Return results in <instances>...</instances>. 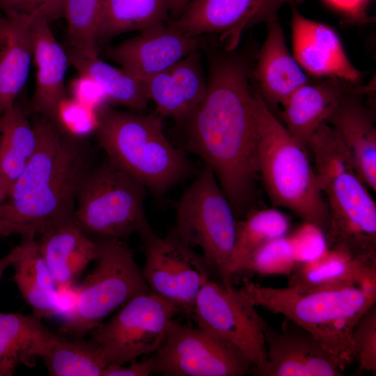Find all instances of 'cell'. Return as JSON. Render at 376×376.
Masks as SVG:
<instances>
[{
	"mask_svg": "<svg viewBox=\"0 0 376 376\" xmlns=\"http://www.w3.org/2000/svg\"><path fill=\"white\" fill-rule=\"evenodd\" d=\"M147 189L106 161L91 169L79 187L73 221L87 235L123 239L150 226L144 211Z\"/></svg>",
	"mask_w": 376,
	"mask_h": 376,
	"instance_id": "7",
	"label": "cell"
},
{
	"mask_svg": "<svg viewBox=\"0 0 376 376\" xmlns=\"http://www.w3.org/2000/svg\"><path fill=\"white\" fill-rule=\"evenodd\" d=\"M354 361L361 370L376 375V306L359 320L352 334Z\"/></svg>",
	"mask_w": 376,
	"mask_h": 376,
	"instance_id": "36",
	"label": "cell"
},
{
	"mask_svg": "<svg viewBox=\"0 0 376 376\" xmlns=\"http://www.w3.org/2000/svg\"><path fill=\"white\" fill-rule=\"evenodd\" d=\"M266 38L256 56V83L269 108L283 107L308 79L287 47L279 19L267 24Z\"/></svg>",
	"mask_w": 376,
	"mask_h": 376,
	"instance_id": "20",
	"label": "cell"
},
{
	"mask_svg": "<svg viewBox=\"0 0 376 376\" xmlns=\"http://www.w3.org/2000/svg\"><path fill=\"white\" fill-rule=\"evenodd\" d=\"M330 6L354 22H367L370 17L367 7L370 0H324Z\"/></svg>",
	"mask_w": 376,
	"mask_h": 376,
	"instance_id": "40",
	"label": "cell"
},
{
	"mask_svg": "<svg viewBox=\"0 0 376 376\" xmlns=\"http://www.w3.org/2000/svg\"><path fill=\"white\" fill-rule=\"evenodd\" d=\"M58 337L33 314L0 312V376L13 375L20 363L42 358Z\"/></svg>",
	"mask_w": 376,
	"mask_h": 376,
	"instance_id": "25",
	"label": "cell"
},
{
	"mask_svg": "<svg viewBox=\"0 0 376 376\" xmlns=\"http://www.w3.org/2000/svg\"><path fill=\"white\" fill-rule=\"evenodd\" d=\"M291 5L294 57L318 77H338L358 84L362 73L350 63L340 39L329 26L306 18Z\"/></svg>",
	"mask_w": 376,
	"mask_h": 376,
	"instance_id": "18",
	"label": "cell"
},
{
	"mask_svg": "<svg viewBox=\"0 0 376 376\" xmlns=\"http://www.w3.org/2000/svg\"><path fill=\"white\" fill-rule=\"evenodd\" d=\"M69 64L79 75L91 77L102 89L107 103L142 113L148 98L141 79L123 68L102 61L97 54H88L74 48L67 52Z\"/></svg>",
	"mask_w": 376,
	"mask_h": 376,
	"instance_id": "28",
	"label": "cell"
},
{
	"mask_svg": "<svg viewBox=\"0 0 376 376\" xmlns=\"http://www.w3.org/2000/svg\"><path fill=\"white\" fill-rule=\"evenodd\" d=\"M255 306L231 283L210 279L201 289L191 318L198 327L235 347L261 376L267 364L263 330L265 320Z\"/></svg>",
	"mask_w": 376,
	"mask_h": 376,
	"instance_id": "11",
	"label": "cell"
},
{
	"mask_svg": "<svg viewBox=\"0 0 376 376\" xmlns=\"http://www.w3.org/2000/svg\"><path fill=\"white\" fill-rule=\"evenodd\" d=\"M297 265L312 260L327 248L326 235L318 226L304 221L288 234Z\"/></svg>",
	"mask_w": 376,
	"mask_h": 376,
	"instance_id": "37",
	"label": "cell"
},
{
	"mask_svg": "<svg viewBox=\"0 0 376 376\" xmlns=\"http://www.w3.org/2000/svg\"><path fill=\"white\" fill-rule=\"evenodd\" d=\"M315 173L329 211L327 245L376 261V204L352 159H334L315 168Z\"/></svg>",
	"mask_w": 376,
	"mask_h": 376,
	"instance_id": "9",
	"label": "cell"
},
{
	"mask_svg": "<svg viewBox=\"0 0 376 376\" xmlns=\"http://www.w3.org/2000/svg\"><path fill=\"white\" fill-rule=\"evenodd\" d=\"M102 0H65L63 16L72 48L97 54V29Z\"/></svg>",
	"mask_w": 376,
	"mask_h": 376,
	"instance_id": "33",
	"label": "cell"
},
{
	"mask_svg": "<svg viewBox=\"0 0 376 376\" xmlns=\"http://www.w3.org/2000/svg\"><path fill=\"white\" fill-rule=\"evenodd\" d=\"M191 0H168L169 10L178 17Z\"/></svg>",
	"mask_w": 376,
	"mask_h": 376,
	"instance_id": "43",
	"label": "cell"
},
{
	"mask_svg": "<svg viewBox=\"0 0 376 376\" xmlns=\"http://www.w3.org/2000/svg\"><path fill=\"white\" fill-rule=\"evenodd\" d=\"M42 359L52 376H103L109 366L93 340H71L60 336Z\"/></svg>",
	"mask_w": 376,
	"mask_h": 376,
	"instance_id": "32",
	"label": "cell"
},
{
	"mask_svg": "<svg viewBox=\"0 0 376 376\" xmlns=\"http://www.w3.org/2000/svg\"><path fill=\"white\" fill-rule=\"evenodd\" d=\"M259 175L274 207L292 211L324 233L329 211L307 148L295 138L263 100L256 83Z\"/></svg>",
	"mask_w": 376,
	"mask_h": 376,
	"instance_id": "5",
	"label": "cell"
},
{
	"mask_svg": "<svg viewBox=\"0 0 376 376\" xmlns=\"http://www.w3.org/2000/svg\"><path fill=\"white\" fill-rule=\"evenodd\" d=\"M267 364L261 376H340L345 363L310 332L285 318L280 330L265 321Z\"/></svg>",
	"mask_w": 376,
	"mask_h": 376,
	"instance_id": "15",
	"label": "cell"
},
{
	"mask_svg": "<svg viewBox=\"0 0 376 376\" xmlns=\"http://www.w3.org/2000/svg\"><path fill=\"white\" fill-rule=\"evenodd\" d=\"M152 373H155L153 355L139 361H133L127 366L109 365L103 376H148Z\"/></svg>",
	"mask_w": 376,
	"mask_h": 376,
	"instance_id": "41",
	"label": "cell"
},
{
	"mask_svg": "<svg viewBox=\"0 0 376 376\" xmlns=\"http://www.w3.org/2000/svg\"><path fill=\"white\" fill-rule=\"evenodd\" d=\"M99 121V111L71 97H65L59 102L54 120L65 133L79 139L95 132Z\"/></svg>",
	"mask_w": 376,
	"mask_h": 376,
	"instance_id": "35",
	"label": "cell"
},
{
	"mask_svg": "<svg viewBox=\"0 0 376 376\" xmlns=\"http://www.w3.org/2000/svg\"><path fill=\"white\" fill-rule=\"evenodd\" d=\"M179 309L152 292L136 295L107 322L91 332L109 365L124 366L155 353L164 343Z\"/></svg>",
	"mask_w": 376,
	"mask_h": 376,
	"instance_id": "10",
	"label": "cell"
},
{
	"mask_svg": "<svg viewBox=\"0 0 376 376\" xmlns=\"http://www.w3.org/2000/svg\"><path fill=\"white\" fill-rule=\"evenodd\" d=\"M37 245L58 289L70 288L98 256L94 239L74 221L42 233Z\"/></svg>",
	"mask_w": 376,
	"mask_h": 376,
	"instance_id": "24",
	"label": "cell"
},
{
	"mask_svg": "<svg viewBox=\"0 0 376 376\" xmlns=\"http://www.w3.org/2000/svg\"><path fill=\"white\" fill-rule=\"evenodd\" d=\"M70 92L72 98L97 111L107 103L101 87L86 75H79L72 80Z\"/></svg>",
	"mask_w": 376,
	"mask_h": 376,
	"instance_id": "39",
	"label": "cell"
},
{
	"mask_svg": "<svg viewBox=\"0 0 376 376\" xmlns=\"http://www.w3.org/2000/svg\"><path fill=\"white\" fill-rule=\"evenodd\" d=\"M297 263L288 235L271 240L251 255L243 271L263 276H290Z\"/></svg>",
	"mask_w": 376,
	"mask_h": 376,
	"instance_id": "34",
	"label": "cell"
},
{
	"mask_svg": "<svg viewBox=\"0 0 376 376\" xmlns=\"http://www.w3.org/2000/svg\"><path fill=\"white\" fill-rule=\"evenodd\" d=\"M204 42L202 36L187 35L170 22H161L110 48L107 56L141 79L169 68Z\"/></svg>",
	"mask_w": 376,
	"mask_h": 376,
	"instance_id": "16",
	"label": "cell"
},
{
	"mask_svg": "<svg viewBox=\"0 0 376 376\" xmlns=\"http://www.w3.org/2000/svg\"><path fill=\"white\" fill-rule=\"evenodd\" d=\"M40 14L0 12V115L15 104L33 58V23Z\"/></svg>",
	"mask_w": 376,
	"mask_h": 376,
	"instance_id": "21",
	"label": "cell"
},
{
	"mask_svg": "<svg viewBox=\"0 0 376 376\" xmlns=\"http://www.w3.org/2000/svg\"><path fill=\"white\" fill-rule=\"evenodd\" d=\"M32 125L36 148L6 204L10 221L42 235L73 221L79 187L91 168L84 139L67 134L41 115Z\"/></svg>",
	"mask_w": 376,
	"mask_h": 376,
	"instance_id": "2",
	"label": "cell"
},
{
	"mask_svg": "<svg viewBox=\"0 0 376 376\" xmlns=\"http://www.w3.org/2000/svg\"><path fill=\"white\" fill-rule=\"evenodd\" d=\"M353 83L338 77L308 81L295 91L283 104L285 127L306 146L314 132L327 121L339 100Z\"/></svg>",
	"mask_w": 376,
	"mask_h": 376,
	"instance_id": "23",
	"label": "cell"
},
{
	"mask_svg": "<svg viewBox=\"0 0 376 376\" xmlns=\"http://www.w3.org/2000/svg\"><path fill=\"white\" fill-rule=\"evenodd\" d=\"M352 84L329 117L330 125L350 152L354 169L368 188L376 191V129L373 111L362 102L363 88Z\"/></svg>",
	"mask_w": 376,
	"mask_h": 376,
	"instance_id": "19",
	"label": "cell"
},
{
	"mask_svg": "<svg viewBox=\"0 0 376 376\" xmlns=\"http://www.w3.org/2000/svg\"><path fill=\"white\" fill-rule=\"evenodd\" d=\"M35 235L22 237L24 249L12 266L14 281L24 300L41 320L57 315L61 304L58 287L38 250Z\"/></svg>",
	"mask_w": 376,
	"mask_h": 376,
	"instance_id": "26",
	"label": "cell"
},
{
	"mask_svg": "<svg viewBox=\"0 0 376 376\" xmlns=\"http://www.w3.org/2000/svg\"><path fill=\"white\" fill-rule=\"evenodd\" d=\"M376 277V261L356 257L346 250L328 246L316 258L297 265L288 285L322 287L345 285Z\"/></svg>",
	"mask_w": 376,
	"mask_h": 376,
	"instance_id": "27",
	"label": "cell"
},
{
	"mask_svg": "<svg viewBox=\"0 0 376 376\" xmlns=\"http://www.w3.org/2000/svg\"><path fill=\"white\" fill-rule=\"evenodd\" d=\"M302 0H191L170 22L191 36L214 34L227 50L237 48L242 34L253 26L278 20L285 4Z\"/></svg>",
	"mask_w": 376,
	"mask_h": 376,
	"instance_id": "14",
	"label": "cell"
},
{
	"mask_svg": "<svg viewBox=\"0 0 376 376\" xmlns=\"http://www.w3.org/2000/svg\"><path fill=\"white\" fill-rule=\"evenodd\" d=\"M98 256L92 272L78 288L61 329L81 338L134 297L150 292L132 250L123 239L95 237Z\"/></svg>",
	"mask_w": 376,
	"mask_h": 376,
	"instance_id": "6",
	"label": "cell"
},
{
	"mask_svg": "<svg viewBox=\"0 0 376 376\" xmlns=\"http://www.w3.org/2000/svg\"><path fill=\"white\" fill-rule=\"evenodd\" d=\"M288 217L274 207L249 210L246 217L237 221L236 236L229 262L230 279L243 272L251 255L264 243L288 234Z\"/></svg>",
	"mask_w": 376,
	"mask_h": 376,
	"instance_id": "29",
	"label": "cell"
},
{
	"mask_svg": "<svg viewBox=\"0 0 376 376\" xmlns=\"http://www.w3.org/2000/svg\"><path fill=\"white\" fill-rule=\"evenodd\" d=\"M65 0H0L3 14L38 13L49 21L63 16Z\"/></svg>",
	"mask_w": 376,
	"mask_h": 376,
	"instance_id": "38",
	"label": "cell"
},
{
	"mask_svg": "<svg viewBox=\"0 0 376 376\" xmlns=\"http://www.w3.org/2000/svg\"><path fill=\"white\" fill-rule=\"evenodd\" d=\"M0 217L8 219V210L5 203L0 204Z\"/></svg>",
	"mask_w": 376,
	"mask_h": 376,
	"instance_id": "45",
	"label": "cell"
},
{
	"mask_svg": "<svg viewBox=\"0 0 376 376\" xmlns=\"http://www.w3.org/2000/svg\"><path fill=\"white\" fill-rule=\"evenodd\" d=\"M156 113L182 125L200 104L206 93L199 49L169 68L141 79Z\"/></svg>",
	"mask_w": 376,
	"mask_h": 376,
	"instance_id": "17",
	"label": "cell"
},
{
	"mask_svg": "<svg viewBox=\"0 0 376 376\" xmlns=\"http://www.w3.org/2000/svg\"><path fill=\"white\" fill-rule=\"evenodd\" d=\"M36 146L33 126L17 104L0 115V169L10 189L34 153Z\"/></svg>",
	"mask_w": 376,
	"mask_h": 376,
	"instance_id": "31",
	"label": "cell"
},
{
	"mask_svg": "<svg viewBox=\"0 0 376 376\" xmlns=\"http://www.w3.org/2000/svg\"><path fill=\"white\" fill-rule=\"evenodd\" d=\"M19 234L22 237L36 235L35 230L26 225L0 217V235Z\"/></svg>",
	"mask_w": 376,
	"mask_h": 376,
	"instance_id": "42",
	"label": "cell"
},
{
	"mask_svg": "<svg viewBox=\"0 0 376 376\" xmlns=\"http://www.w3.org/2000/svg\"><path fill=\"white\" fill-rule=\"evenodd\" d=\"M240 290L255 306L305 329L347 366L354 361L353 329L376 302V277L345 285L279 288L244 280Z\"/></svg>",
	"mask_w": 376,
	"mask_h": 376,
	"instance_id": "3",
	"label": "cell"
},
{
	"mask_svg": "<svg viewBox=\"0 0 376 376\" xmlns=\"http://www.w3.org/2000/svg\"><path fill=\"white\" fill-rule=\"evenodd\" d=\"M10 191V186L0 169V204L6 203Z\"/></svg>",
	"mask_w": 376,
	"mask_h": 376,
	"instance_id": "44",
	"label": "cell"
},
{
	"mask_svg": "<svg viewBox=\"0 0 376 376\" xmlns=\"http://www.w3.org/2000/svg\"><path fill=\"white\" fill-rule=\"evenodd\" d=\"M155 373L166 376H242L256 370L235 347L201 329L173 319L166 338L152 354Z\"/></svg>",
	"mask_w": 376,
	"mask_h": 376,
	"instance_id": "13",
	"label": "cell"
},
{
	"mask_svg": "<svg viewBox=\"0 0 376 376\" xmlns=\"http://www.w3.org/2000/svg\"><path fill=\"white\" fill-rule=\"evenodd\" d=\"M139 235L145 252L141 273L150 292L191 317L201 289L210 279L211 267L173 231L161 237L149 226Z\"/></svg>",
	"mask_w": 376,
	"mask_h": 376,
	"instance_id": "12",
	"label": "cell"
},
{
	"mask_svg": "<svg viewBox=\"0 0 376 376\" xmlns=\"http://www.w3.org/2000/svg\"><path fill=\"white\" fill-rule=\"evenodd\" d=\"M163 117L102 107L95 131L107 161L147 190L162 195L187 178L191 162L183 148L173 146L163 131Z\"/></svg>",
	"mask_w": 376,
	"mask_h": 376,
	"instance_id": "4",
	"label": "cell"
},
{
	"mask_svg": "<svg viewBox=\"0 0 376 376\" xmlns=\"http://www.w3.org/2000/svg\"><path fill=\"white\" fill-rule=\"evenodd\" d=\"M168 0H102L97 39L141 31L167 20Z\"/></svg>",
	"mask_w": 376,
	"mask_h": 376,
	"instance_id": "30",
	"label": "cell"
},
{
	"mask_svg": "<svg viewBox=\"0 0 376 376\" xmlns=\"http://www.w3.org/2000/svg\"><path fill=\"white\" fill-rule=\"evenodd\" d=\"M49 22L44 17H38L33 23V58L37 72L31 109L54 121L59 102L66 97L65 77L69 61Z\"/></svg>",
	"mask_w": 376,
	"mask_h": 376,
	"instance_id": "22",
	"label": "cell"
},
{
	"mask_svg": "<svg viewBox=\"0 0 376 376\" xmlns=\"http://www.w3.org/2000/svg\"><path fill=\"white\" fill-rule=\"evenodd\" d=\"M235 218L212 170L204 165L177 202L172 231L188 246L198 247L211 269L227 283H231L228 266L236 236Z\"/></svg>",
	"mask_w": 376,
	"mask_h": 376,
	"instance_id": "8",
	"label": "cell"
},
{
	"mask_svg": "<svg viewBox=\"0 0 376 376\" xmlns=\"http://www.w3.org/2000/svg\"><path fill=\"white\" fill-rule=\"evenodd\" d=\"M258 51L208 52L204 98L182 124L185 148L213 171L235 217L249 207L259 175L256 84H251Z\"/></svg>",
	"mask_w": 376,
	"mask_h": 376,
	"instance_id": "1",
	"label": "cell"
}]
</instances>
